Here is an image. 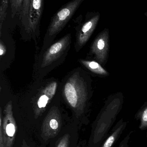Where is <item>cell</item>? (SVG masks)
Returning <instances> with one entry per match:
<instances>
[{
  "mask_svg": "<svg viewBox=\"0 0 147 147\" xmlns=\"http://www.w3.org/2000/svg\"><path fill=\"white\" fill-rule=\"evenodd\" d=\"M50 126L52 129H56L58 127V123L55 119H51L50 121Z\"/></svg>",
  "mask_w": 147,
  "mask_h": 147,
  "instance_id": "15",
  "label": "cell"
},
{
  "mask_svg": "<svg viewBox=\"0 0 147 147\" xmlns=\"http://www.w3.org/2000/svg\"><path fill=\"white\" fill-rule=\"evenodd\" d=\"M90 84L87 73L81 67L71 71L60 83L62 102L76 112L84 111L89 103Z\"/></svg>",
  "mask_w": 147,
  "mask_h": 147,
  "instance_id": "1",
  "label": "cell"
},
{
  "mask_svg": "<svg viewBox=\"0 0 147 147\" xmlns=\"http://www.w3.org/2000/svg\"><path fill=\"white\" fill-rule=\"evenodd\" d=\"M140 120V129L145 130L147 128V107H146L139 115Z\"/></svg>",
  "mask_w": 147,
  "mask_h": 147,
  "instance_id": "12",
  "label": "cell"
},
{
  "mask_svg": "<svg viewBox=\"0 0 147 147\" xmlns=\"http://www.w3.org/2000/svg\"><path fill=\"white\" fill-rule=\"evenodd\" d=\"M109 47V31L105 28L99 33L93 40L90 49V54L94 56L99 63L106 60Z\"/></svg>",
  "mask_w": 147,
  "mask_h": 147,
  "instance_id": "7",
  "label": "cell"
},
{
  "mask_svg": "<svg viewBox=\"0 0 147 147\" xmlns=\"http://www.w3.org/2000/svg\"><path fill=\"white\" fill-rule=\"evenodd\" d=\"M144 15H145V16H146V17H147V12H146V13H144Z\"/></svg>",
  "mask_w": 147,
  "mask_h": 147,
  "instance_id": "16",
  "label": "cell"
},
{
  "mask_svg": "<svg viewBox=\"0 0 147 147\" xmlns=\"http://www.w3.org/2000/svg\"><path fill=\"white\" fill-rule=\"evenodd\" d=\"M6 133L8 136H13L15 133V127L12 123H9L6 127Z\"/></svg>",
  "mask_w": 147,
  "mask_h": 147,
  "instance_id": "14",
  "label": "cell"
},
{
  "mask_svg": "<svg viewBox=\"0 0 147 147\" xmlns=\"http://www.w3.org/2000/svg\"><path fill=\"white\" fill-rule=\"evenodd\" d=\"M79 63L89 71L95 74L101 75H106L108 74L98 62L87 59H78Z\"/></svg>",
  "mask_w": 147,
  "mask_h": 147,
  "instance_id": "9",
  "label": "cell"
},
{
  "mask_svg": "<svg viewBox=\"0 0 147 147\" xmlns=\"http://www.w3.org/2000/svg\"><path fill=\"white\" fill-rule=\"evenodd\" d=\"M84 1L71 0L63 5L54 15L47 29L40 51L45 50L54 42L57 35L64 28Z\"/></svg>",
  "mask_w": 147,
  "mask_h": 147,
  "instance_id": "4",
  "label": "cell"
},
{
  "mask_svg": "<svg viewBox=\"0 0 147 147\" xmlns=\"http://www.w3.org/2000/svg\"><path fill=\"white\" fill-rule=\"evenodd\" d=\"M60 83L54 77L33 81L25 93L14 98L13 102L36 111L45 110L60 94Z\"/></svg>",
  "mask_w": 147,
  "mask_h": 147,
  "instance_id": "2",
  "label": "cell"
},
{
  "mask_svg": "<svg viewBox=\"0 0 147 147\" xmlns=\"http://www.w3.org/2000/svg\"><path fill=\"white\" fill-rule=\"evenodd\" d=\"M44 7V0H30L26 40L33 39L37 43L40 33V27Z\"/></svg>",
  "mask_w": 147,
  "mask_h": 147,
  "instance_id": "6",
  "label": "cell"
},
{
  "mask_svg": "<svg viewBox=\"0 0 147 147\" xmlns=\"http://www.w3.org/2000/svg\"><path fill=\"white\" fill-rule=\"evenodd\" d=\"M24 0H9L11 16L12 19L16 16H19L21 11Z\"/></svg>",
  "mask_w": 147,
  "mask_h": 147,
  "instance_id": "10",
  "label": "cell"
},
{
  "mask_svg": "<svg viewBox=\"0 0 147 147\" xmlns=\"http://www.w3.org/2000/svg\"><path fill=\"white\" fill-rule=\"evenodd\" d=\"M9 0H1L0 7V34H2L3 25L5 20L8 6Z\"/></svg>",
  "mask_w": 147,
  "mask_h": 147,
  "instance_id": "11",
  "label": "cell"
},
{
  "mask_svg": "<svg viewBox=\"0 0 147 147\" xmlns=\"http://www.w3.org/2000/svg\"><path fill=\"white\" fill-rule=\"evenodd\" d=\"M127 123L121 120L112 129V131L102 145V147H113L126 129Z\"/></svg>",
  "mask_w": 147,
  "mask_h": 147,
  "instance_id": "8",
  "label": "cell"
},
{
  "mask_svg": "<svg viewBox=\"0 0 147 147\" xmlns=\"http://www.w3.org/2000/svg\"><path fill=\"white\" fill-rule=\"evenodd\" d=\"M100 13L89 12L86 13L84 21L82 22V18L77 20L76 27V40L74 48L79 52L87 43L96 29L100 19Z\"/></svg>",
  "mask_w": 147,
  "mask_h": 147,
  "instance_id": "5",
  "label": "cell"
},
{
  "mask_svg": "<svg viewBox=\"0 0 147 147\" xmlns=\"http://www.w3.org/2000/svg\"><path fill=\"white\" fill-rule=\"evenodd\" d=\"M134 132L133 131H131L123 139V140L121 142V143L119 144V146L118 147H129V142L131 136L133 134Z\"/></svg>",
  "mask_w": 147,
  "mask_h": 147,
  "instance_id": "13",
  "label": "cell"
},
{
  "mask_svg": "<svg viewBox=\"0 0 147 147\" xmlns=\"http://www.w3.org/2000/svg\"><path fill=\"white\" fill-rule=\"evenodd\" d=\"M71 43V34L68 33L45 50L40 51L35 57L33 81L45 78L51 71L62 64L69 53Z\"/></svg>",
  "mask_w": 147,
  "mask_h": 147,
  "instance_id": "3",
  "label": "cell"
}]
</instances>
